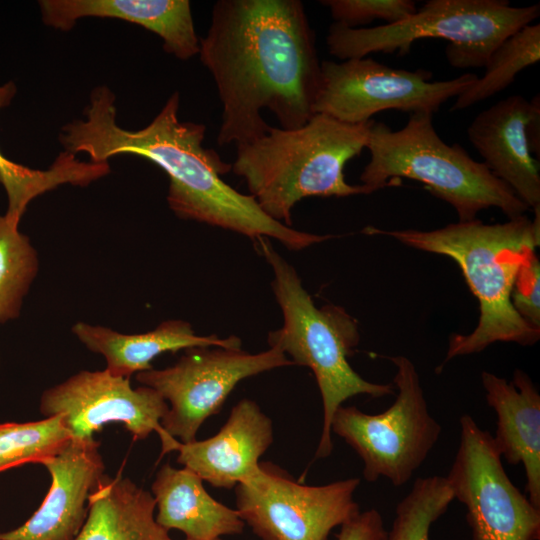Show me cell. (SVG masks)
Masks as SVG:
<instances>
[{
    "mask_svg": "<svg viewBox=\"0 0 540 540\" xmlns=\"http://www.w3.org/2000/svg\"><path fill=\"white\" fill-rule=\"evenodd\" d=\"M337 540H387L388 531L376 509L360 512L340 526Z\"/></svg>",
    "mask_w": 540,
    "mask_h": 540,
    "instance_id": "cell-29",
    "label": "cell"
},
{
    "mask_svg": "<svg viewBox=\"0 0 540 540\" xmlns=\"http://www.w3.org/2000/svg\"><path fill=\"white\" fill-rule=\"evenodd\" d=\"M387 358L396 367L393 384L398 393L394 403L379 414L341 405L332 417L331 433L362 459L366 481L384 477L398 488L423 464L442 427L429 413L413 362L402 355Z\"/></svg>",
    "mask_w": 540,
    "mask_h": 540,
    "instance_id": "cell-8",
    "label": "cell"
},
{
    "mask_svg": "<svg viewBox=\"0 0 540 540\" xmlns=\"http://www.w3.org/2000/svg\"><path fill=\"white\" fill-rule=\"evenodd\" d=\"M199 55L222 104L220 146L265 135V109L284 129L315 114L321 61L301 1L218 0Z\"/></svg>",
    "mask_w": 540,
    "mask_h": 540,
    "instance_id": "cell-1",
    "label": "cell"
},
{
    "mask_svg": "<svg viewBox=\"0 0 540 540\" xmlns=\"http://www.w3.org/2000/svg\"><path fill=\"white\" fill-rule=\"evenodd\" d=\"M100 443L72 438L45 460L51 484L39 508L21 526L1 532L0 540H75L88 513V498L105 466Z\"/></svg>",
    "mask_w": 540,
    "mask_h": 540,
    "instance_id": "cell-15",
    "label": "cell"
},
{
    "mask_svg": "<svg viewBox=\"0 0 540 540\" xmlns=\"http://www.w3.org/2000/svg\"><path fill=\"white\" fill-rule=\"evenodd\" d=\"M485 166L533 210L540 208V100L508 96L481 111L467 128Z\"/></svg>",
    "mask_w": 540,
    "mask_h": 540,
    "instance_id": "cell-14",
    "label": "cell"
},
{
    "mask_svg": "<svg viewBox=\"0 0 540 540\" xmlns=\"http://www.w3.org/2000/svg\"><path fill=\"white\" fill-rule=\"evenodd\" d=\"M167 540H173V539H171V538L169 537ZM184 540H190V539H186V538H185ZM215 540H222V539L219 538V539H215Z\"/></svg>",
    "mask_w": 540,
    "mask_h": 540,
    "instance_id": "cell-30",
    "label": "cell"
},
{
    "mask_svg": "<svg viewBox=\"0 0 540 540\" xmlns=\"http://www.w3.org/2000/svg\"><path fill=\"white\" fill-rule=\"evenodd\" d=\"M335 23L349 28L383 20L394 24L414 14L417 10L412 0H323Z\"/></svg>",
    "mask_w": 540,
    "mask_h": 540,
    "instance_id": "cell-27",
    "label": "cell"
},
{
    "mask_svg": "<svg viewBox=\"0 0 540 540\" xmlns=\"http://www.w3.org/2000/svg\"><path fill=\"white\" fill-rule=\"evenodd\" d=\"M535 218L522 215L504 223L480 220L457 222L422 231L387 230L368 226L363 232L385 235L402 244L451 258L479 302V321L469 334H453L444 363L457 356L479 353L495 342L529 346L540 337L514 309L512 290L521 268L540 244V208Z\"/></svg>",
    "mask_w": 540,
    "mask_h": 540,
    "instance_id": "cell-3",
    "label": "cell"
},
{
    "mask_svg": "<svg viewBox=\"0 0 540 540\" xmlns=\"http://www.w3.org/2000/svg\"><path fill=\"white\" fill-rule=\"evenodd\" d=\"M152 493L127 477L99 480L88 498L86 520L75 540H167L155 519Z\"/></svg>",
    "mask_w": 540,
    "mask_h": 540,
    "instance_id": "cell-21",
    "label": "cell"
},
{
    "mask_svg": "<svg viewBox=\"0 0 540 540\" xmlns=\"http://www.w3.org/2000/svg\"><path fill=\"white\" fill-rule=\"evenodd\" d=\"M72 332L90 351L105 358L109 373L125 378L152 369L151 362L165 352L209 346L241 348V340L235 335H197L190 323L179 319L164 321L154 330L139 334H123L85 322L74 324Z\"/></svg>",
    "mask_w": 540,
    "mask_h": 540,
    "instance_id": "cell-19",
    "label": "cell"
},
{
    "mask_svg": "<svg viewBox=\"0 0 540 540\" xmlns=\"http://www.w3.org/2000/svg\"><path fill=\"white\" fill-rule=\"evenodd\" d=\"M432 116L411 113L399 130L373 121L366 146L370 160L360 175L362 184L375 192L400 185V178L421 182L454 208L459 222L473 221L478 212L492 207L508 219L524 215L529 207L505 182L458 143L448 145L440 138Z\"/></svg>",
    "mask_w": 540,
    "mask_h": 540,
    "instance_id": "cell-5",
    "label": "cell"
},
{
    "mask_svg": "<svg viewBox=\"0 0 540 540\" xmlns=\"http://www.w3.org/2000/svg\"><path fill=\"white\" fill-rule=\"evenodd\" d=\"M167 401L153 388H133L130 378L114 376L106 369L80 371L45 390L40 411L45 417L60 415L72 438H92L104 425L119 423L138 440L156 432L169 436L161 426Z\"/></svg>",
    "mask_w": 540,
    "mask_h": 540,
    "instance_id": "cell-13",
    "label": "cell"
},
{
    "mask_svg": "<svg viewBox=\"0 0 540 540\" xmlns=\"http://www.w3.org/2000/svg\"><path fill=\"white\" fill-rule=\"evenodd\" d=\"M273 442V424L259 405L244 398L214 436L175 442L177 461L216 488L231 489L253 478L260 457Z\"/></svg>",
    "mask_w": 540,
    "mask_h": 540,
    "instance_id": "cell-16",
    "label": "cell"
},
{
    "mask_svg": "<svg viewBox=\"0 0 540 540\" xmlns=\"http://www.w3.org/2000/svg\"><path fill=\"white\" fill-rule=\"evenodd\" d=\"M151 490L156 522L167 531L179 530L190 540H215L243 532L245 523L238 511L210 496L203 480L188 468L162 465Z\"/></svg>",
    "mask_w": 540,
    "mask_h": 540,
    "instance_id": "cell-20",
    "label": "cell"
},
{
    "mask_svg": "<svg viewBox=\"0 0 540 540\" xmlns=\"http://www.w3.org/2000/svg\"><path fill=\"white\" fill-rule=\"evenodd\" d=\"M39 7L43 23L55 29L71 30L84 17L116 18L157 34L180 60L200 51L188 0H41Z\"/></svg>",
    "mask_w": 540,
    "mask_h": 540,
    "instance_id": "cell-17",
    "label": "cell"
},
{
    "mask_svg": "<svg viewBox=\"0 0 540 540\" xmlns=\"http://www.w3.org/2000/svg\"><path fill=\"white\" fill-rule=\"evenodd\" d=\"M71 439L60 415L0 423V473L29 463L42 464Z\"/></svg>",
    "mask_w": 540,
    "mask_h": 540,
    "instance_id": "cell-25",
    "label": "cell"
},
{
    "mask_svg": "<svg viewBox=\"0 0 540 540\" xmlns=\"http://www.w3.org/2000/svg\"><path fill=\"white\" fill-rule=\"evenodd\" d=\"M255 243L273 270L272 289L283 314L282 327L269 332L268 343L288 354L294 365L310 368L316 378L323 404V426L315 458H325L333 450L331 420L335 411L356 395H394L395 386L367 381L351 367L347 358L359 343L355 320L342 308L316 307L296 270L268 238Z\"/></svg>",
    "mask_w": 540,
    "mask_h": 540,
    "instance_id": "cell-6",
    "label": "cell"
},
{
    "mask_svg": "<svg viewBox=\"0 0 540 540\" xmlns=\"http://www.w3.org/2000/svg\"><path fill=\"white\" fill-rule=\"evenodd\" d=\"M172 366L136 374L156 390L169 409L161 421L165 434L181 443L196 440L204 421L219 413L228 395L245 378L294 363L278 348L251 354L241 348L194 347Z\"/></svg>",
    "mask_w": 540,
    "mask_h": 540,
    "instance_id": "cell-9",
    "label": "cell"
},
{
    "mask_svg": "<svg viewBox=\"0 0 540 540\" xmlns=\"http://www.w3.org/2000/svg\"><path fill=\"white\" fill-rule=\"evenodd\" d=\"M17 92L14 82L0 84V110L9 106ZM107 162H83L63 151L46 170H35L6 158L0 151V184L8 198L5 215L19 224L28 204L39 195L63 184L86 186L107 175Z\"/></svg>",
    "mask_w": 540,
    "mask_h": 540,
    "instance_id": "cell-22",
    "label": "cell"
},
{
    "mask_svg": "<svg viewBox=\"0 0 540 540\" xmlns=\"http://www.w3.org/2000/svg\"><path fill=\"white\" fill-rule=\"evenodd\" d=\"M19 224L0 214V323L19 317L38 272V256Z\"/></svg>",
    "mask_w": 540,
    "mask_h": 540,
    "instance_id": "cell-24",
    "label": "cell"
},
{
    "mask_svg": "<svg viewBox=\"0 0 540 540\" xmlns=\"http://www.w3.org/2000/svg\"><path fill=\"white\" fill-rule=\"evenodd\" d=\"M179 102L178 92L173 93L147 126L131 131L117 123L114 93L107 86H98L90 94L86 118L63 126L59 141L64 151L86 153L93 162H108L126 153L152 161L168 175L167 202L182 219L234 231L254 242L273 238L290 250H301L333 237L278 222L251 195L227 184L222 176L231 171V164L203 146L204 124L179 120Z\"/></svg>",
    "mask_w": 540,
    "mask_h": 540,
    "instance_id": "cell-2",
    "label": "cell"
},
{
    "mask_svg": "<svg viewBox=\"0 0 540 540\" xmlns=\"http://www.w3.org/2000/svg\"><path fill=\"white\" fill-rule=\"evenodd\" d=\"M540 5L514 7L506 0H428L394 24L349 28L333 22L326 36L329 53L341 61L371 53L408 54L419 39L448 41L447 62L454 68H484L508 36L532 24Z\"/></svg>",
    "mask_w": 540,
    "mask_h": 540,
    "instance_id": "cell-7",
    "label": "cell"
},
{
    "mask_svg": "<svg viewBox=\"0 0 540 540\" xmlns=\"http://www.w3.org/2000/svg\"><path fill=\"white\" fill-rule=\"evenodd\" d=\"M511 301L517 313L530 326L540 330V263L536 254L521 268Z\"/></svg>",
    "mask_w": 540,
    "mask_h": 540,
    "instance_id": "cell-28",
    "label": "cell"
},
{
    "mask_svg": "<svg viewBox=\"0 0 540 540\" xmlns=\"http://www.w3.org/2000/svg\"><path fill=\"white\" fill-rule=\"evenodd\" d=\"M374 120L349 124L315 113L295 129L270 127L236 145L233 173L242 177L259 207L272 219L292 225V210L307 197H348L374 192L347 183V162L367 146Z\"/></svg>",
    "mask_w": 540,
    "mask_h": 540,
    "instance_id": "cell-4",
    "label": "cell"
},
{
    "mask_svg": "<svg viewBox=\"0 0 540 540\" xmlns=\"http://www.w3.org/2000/svg\"><path fill=\"white\" fill-rule=\"evenodd\" d=\"M431 76L425 70L394 68L371 57L323 60L314 113L349 124L368 122L385 110L433 114L478 78L475 73H464L449 80L430 81Z\"/></svg>",
    "mask_w": 540,
    "mask_h": 540,
    "instance_id": "cell-10",
    "label": "cell"
},
{
    "mask_svg": "<svg viewBox=\"0 0 540 540\" xmlns=\"http://www.w3.org/2000/svg\"><path fill=\"white\" fill-rule=\"evenodd\" d=\"M454 500L446 477L417 478L397 504L387 540H429L432 524Z\"/></svg>",
    "mask_w": 540,
    "mask_h": 540,
    "instance_id": "cell-26",
    "label": "cell"
},
{
    "mask_svg": "<svg viewBox=\"0 0 540 540\" xmlns=\"http://www.w3.org/2000/svg\"><path fill=\"white\" fill-rule=\"evenodd\" d=\"M359 478L309 486L272 462L235 487L236 510L261 540H328L361 511L354 499Z\"/></svg>",
    "mask_w": 540,
    "mask_h": 540,
    "instance_id": "cell-11",
    "label": "cell"
},
{
    "mask_svg": "<svg viewBox=\"0 0 540 540\" xmlns=\"http://www.w3.org/2000/svg\"><path fill=\"white\" fill-rule=\"evenodd\" d=\"M481 381L497 416L494 443L507 463L523 464L528 499L540 509V394L521 369L511 381L483 371Z\"/></svg>",
    "mask_w": 540,
    "mask_h": 540,
    "instance_id": "cell-18",
    "label": "cell"
},
{
    "mask_svg": "<svg viewBox=\"0 0 540 540\" xmlns=\"http://www.w3.org/2000/svg\"><path fill=\"white\" fill-rule=\"evenodd\" d=\"M460 428L446 479L467 509L472 540H539L540 509L511 482L493 435L468 414L460 417Z\"/></svg>",
    "mask_w": 540,
    "mask_h": 540,
    "instance_id": "cell-12",
    "label": "cell"
},
{
    "mask_svg": "<svg viewBox=\"0 0 540 540\" xmlns=\"http://www.w3.org/2000/svg\"><path fill=\"white\" fill-rule=\"evenodd\" d=\"M540 60V24H529L508 36L490 55L482 77L456 97L451 110H463L511 85L517 74Z\"/></svg>",
    "mask_w": 540,
    "mask_h": 540,
    "instance_id": "cell-23",
    "label": "cell"
}]
</instances>
